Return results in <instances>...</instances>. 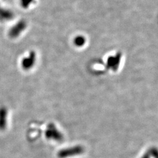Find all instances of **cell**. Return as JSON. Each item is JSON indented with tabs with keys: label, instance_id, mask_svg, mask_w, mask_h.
<instances>
[{
	"label": "cell",
	"instance_id": "cell-1",
	"mask_svg": "<svg viewBox=\"0 0 158 158\" xmlns=\"http://www.w3.org/2000/svg\"><path fill=\"white\" fill-rule=\"evenodd\" d=\"M83 152V149L80 146L72 147L68 149H64L58 153V156L59 158H67L70 156H76L80 155Z\"/></svg>",
	"mask_w": 158,
	"mask_h": 158
},
{
	"label": "cell",
	"instance_id": "cell-2",
	"mask_svg": "<svg viewBox=\"0 0 158 158\" xmlns=\"http://www.w3.org/2000/svg\"><path fill=\"white\" fill-rule=\"evenodd\" d=\"M48 136L49 138H51L50 139L56 141H59L62 139L60 133H59L56 128H52L51 127L50 130L48 131Z\"/></svg>",
	"mask_w": 158,
	"mask_h": 158
},
{
	"label": "cell",
	"instance_id": "cell-3",
	"mask_svg": "<svg viewBox=\"0 0 158 158\" xmlns=\"http://www.w3.org/2000/svg\"><path fill=\"white\" fill-rule=\"evenodd\" d=\"M75 42H76V44L77 45H82L83 44H84L85 42V39L82 37H78L76 40H75Z\"/></svg>",
	"mask_w": 158,
	"mask_h": 158
}]
</instances>
